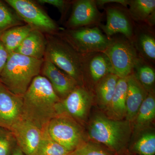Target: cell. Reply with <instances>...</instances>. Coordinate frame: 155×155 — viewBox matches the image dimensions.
Listing matches in <instances>:
<instances>
[{
	"instance_id": "6da1fadb",
	"label": "cell",
	"mask_w": 155,
	"mask_h": 155,
	"mask_svg": "<svg viewBox=\"0 0 155 155\" xmlns=\"http://www.w3.org/2000/svg\"><path fill=\"white\" fill-rule=\"evenodd\" d=\"M22 97V118L41 130L57 116L55 106L61 100L44 76L39 75L35 77Z\"/></svg>"
},
{
	"instance_id": "7a4b0ae2",
	"label": "cell",
	"mask_w": 155,
	"mask_h": 155,
	"mask_svg": "<svg viewBox=\"0 0 155 155\" xmlns=\"http://www.w3.org/2000/svg\"><path fill=\"white\" fill-rule=\"evenodd\" d=\"M43 61L11 53L0 74V82L11 92L23 97L34 78L40 75Z\"/></svg>"
},
{
	"instance_id": "3957f363",
	"label": "cell",
	"mask_w": 155,
	"mask_h": 155,
	"mask_svg": "<svg viewBox=\"0 0 155 155\" xmlns=\"http://www.w3.org/2000/svg\"><path fill=\"white\" fill-rule=\"evenodd\" d=\"M46 48L44 59H47L72 78L78 86L84 87L83 56L77 53L58 35H45Z\"/></svg>"
},
{
	"instance_id": "277c9868",
	"label": "cell",
	"mask_w": 155,
	"mask_h": 155,
	"mask_svg": "<svg viewBox=\"0 0 155 155\" xmlns=\"http://www.w3.org/2000/svg\"><path fill=\"white\" fill-rule=\"evenodd\" d=\"M131 131L129 121L110 119L98 115L92 121L88 133L94 141L104 145L113 151L119 152L129 142Z\"/></svg>"
},
{
	"instance_id": "5b68a950",
	"label": "cell",
	"mask_w": 155,
	"mask_h": 155,
	"mask_svg": "<svg viewBox=\"0 0 155 155\" xmlns=\"http://www.w3.org/2000/svg\"><path fill=\"white\" fill-rule=\"evenodd\" d=\"M56 34L82 55L104 53L110 40V38L106 36L97 26L62 29Z\"/></svg>"
},
{
	"instance_id": "8992f818",
	"label": "cell",
	"mask_w": 155,
	"mask_h": 155,
	"mask_svg": "<svg viewBox=\"0 0 155 155\" xmlns=\"http://www.w3.org/2000/svg\"><path fill=\"white\" fill-rule=\"evenodd\" d=\"M104 53L110 61L113 73L119 78L130 75L140 58L133 43L125 36L111 37Z\"/></svg>"
},
{
	"instance_id": "52a82bcc",
	"label": "cell",
	"mask_w": 155,
	"mask_h": 155,
	"mask_svg": "<svg viewBox=\"0 0 155 155\" xmlns=\"http://www.w3.org/2000/svg\"><path fill=\"white\" fill-rule=\"evenodd\" d=\"M5 2L21 20L33 30L38 31L45 35H54L62 29L43 9L33 1L5 0Z\"/></svg>"
},
{
	"instance_id": "ba28073f",
	"label": "cell",
	"mask_w": 155,
	"mask_h": 155,
	"mask_svg": "<svg viewBox=\"0 0 155 155\" xmlns=\"http://www.w3.org/2000/svg\"><path fill=\"white\" fill-rule=\"evenodd\" d=\"M50 137L72 152L84 143V134L76 121L66 115L53 118L45 127Z\"/></svg>"
},
{
	"instance_id": "9c48e42d",
	"label": "cell",
	"mask_w": 155,
	"mask_h": 155,
	"mask_svg": "<svg viewBox=\"0 0 155 155\" xmlns=\"http://www.w3.org/2000/svg\"><path fill=\"white\" fill-rule=\"evenodd\" d=\"M93 100V95L89 91L78 85L66 98L56 104L57 116L66 115L75 121L84 120Z\"/></svg>"
},
{
	"instance_id": "30bf717a",
	"label": "cell",
	"mask_w": 155,
	"mask_h": 155,
	"mask_svg": "<svg viewBox=\"0 0 155 155\" xmlns=\"http://www.w3.org/2000/svg\"><path fill=\"white\" fill-rule=\"evenodd\" d=\"M71 15L65 23L67 29H74L98 25L102 15L100 13L95 0L72 1Z\"/></svg>"
},
{
	"instance_id": "8fae6325",
	"label": "cell",
	"mask_w": 155,
	"mask_h": 155,
	"mask_svg": "<svg viewBox=\"0 0 155 155\" xmlns=\"http://www.w3.org/2000/svg\"><path fill=\"white\" fill-rule=\"evenodd\" d=\"M10 130L22 152L25 155H36L43 130L23 118L12 125Z\"/></svg>"
},
{
	"instance_id": "7c38bea8",
	"label": "cell",
	"mask_w": 155,
	"mask_h": 155,
	"mask_svg": "<svg viewBox=\"0 0 155 155\" xmlns=\"http://www.w3.org/2000/svg\"><path fill=\"white\" fill-rule=\"evenodd\" d=\"M107 23L100 24V27L106 36L112 37L121 34L130 41H133L135 26L127 11L119 7H108L106 8Z\"/></svg>"
},
{
	"instance_id": "4fadbf2b",
	"label": "cell",
	"mask_w": 155,
	"mask_h": 155,
	"mask_svg": "<svg viewBox=\"0 0 155 155\" xmlns=\"http://www.w3.org/2000/svg\"><path fill=\"white\" fill-rule=\"evenodd\" d=\"M22 114V97L11 92L0 82V127L10 130Z\"/></svg>"
},
{
	"instance_id": "5bb4252c",
	"label": "cell",
	"mask_w": 155,
	"mask_h": 155,
	"mask_svg": "<svg viewBox=\"0 0 155 155\" xmlns=\"http://www.w3.org/2000/svg\"><path fill=\"white\" fill-rule=\"evenodd\" d=\"M40 75L48 80L61 100L66 98L78 86L72 78L47 59H44Z\"/></svg>"
},
{
	"instance_id": "9a60e30c",
	"label": "cell",
	"mask_w": 155,
	"mask_h": 155,
	"mask_svg": "<svg viewBox=\"0 0 155 155\" xmlns=\"http://www.w3.org/2000/svg\"><path fill=\"white\" fill-rule=\"evenodd\" d=\"M82 72L84 79L88 77L96 85L103 78L113 73L109 59L103 52H96L83 55Z\"/></svg>"
},
{
	"instance_id": "2e32d148",
	"label": "cell",
	"mask_w": 155,
	"mask_h": 155,
	"mask_svg": "<svg viewBox=\"0 0 155 155\" xmlns=\"http://www.w3.org/2000/svg\"><path fill=\"white\" fill-rule=\"evenodd\" d=\"M148 91L139 82L133 73L127 77L126 94V120H135L142 103L148 94Z\"/></svg>"
},
{
	"instance_id": "e0dca14e",
	"label": "cell",
	"mask_w": 155,
	"mask_h": 155,
	"mask_svg": "<svg viewBox=\"0 0 155 155\" xmlns=\"http://www.w3.org/2000/svg\"><path fill=\"white\" fill-rule=\"evenodd\" d=\"M148 25L135 26L133 43L140 58L148 62L155 61L154 33Z\"/></svg>"
},
{
	"instance_id": "ac0fdd59",
	"label": "cell",
	"mask_w": 155,
	"mask_h": 155,
	"mask_svg": "<svg viewBox=\"0 0 155 155\" xmlns=\"http://www.w3.org/2000/svg\"><path fill=\"white\" fill-rule=\"evenodd\" d=\"M47 39L45 35L32 30L14 52L37 60L44 58Z\"/></svg>"
},
{
	"instance_id": "d6986e66",
	"label": "cell",
	"mask_w": 155,
	"mask_h": 155,
	"mask_svg": "<svg viewBox=\"0 0 155 155\" xmlns=\"http://www.w3.org/2000/svg\"><path fill=\"white\" fill-rule=\"evenodd\" d=\"M127 12L136 22H143L150 27L154 25L155 0H130Z\"/></svg>"
},
{
	"instance_id": "ffe728a7",
	"label": "cell",
	"mask_w": 155,
	"mask_h": 155,
	"mask_svg": "<svg viewBox=\"0 0 155 155\" xmlns=\"http://www.w3.org/2000/svg\"><path fill=\"white\" fill-rule=\"evenodd\" d=\"M127 90V77L119 78L114 95L107 107L109 115L116 120H122L126 116Z\"/></svg>"
},
{
	"instance_id": "44dd1931",
	"label": "cell",
	"mask_w": 155,
	"mask_h": 155,
	"mask_svg": "<svg viewBox=\"0 0 155 155\" xmlns=\"http://www.w3.org/2000/svg\"><path fill=\"white\" fill-rule=\"evenodd\" d=\"M32 30L27 24L15 26L3 32L0 35V41L11 54L16 51Z\"/></svg>"
},
{
	"instance_id": "7402d4cb",
	"label": "cell",
	"mask_w": 155,
	"mask_h": 155,
	"mask_svg": "<svg viewBox=\"0 0 155 155\" xmlns=\"http://www.w3.org/2000/svg\"><path fill=\"white\" fill-rule=\"evenodd\" d=\"M119 78L114 73H110L103 78L95 85L97 100L101 105L107 107L114 95Z\"/></svg>"
},
{
	"instance_id": "603a6c76",
	"label": "cell",
	"mask_w": 155,
	"mask_h": 155,
	"mask_svg": "<svg viewBox=\"0 0 155 155\" xmlns=\"http://www.w3.org/2000/svg\"><path fill=\"white\" fill-rule=\"evenodd\" d=\"M132 73L147 91L155 83L154 69L149 62L142 58H139Z\"/></svg>"
},
{
	"instance_id": "cb8c5ba5",
	"label": "cell",
	"mask_w": 155,
	"mask_h": 155,
	"mask_svg": "<svg viewBox=\"0 0 155 155\" xmlns=\"http://www.w3.org/2000/svg\"><path fill=\"white\" fill-rule=\"evenodd\" d=\"M155 117V99L153 93L149 92L142 103L136 117L139 127H143L152 122Z\"/></svg>"
},
{
	"instance_id": "d4e9b609",
	"label": "cell",
	"mask_w": 155,
	"mask_h": 155,
	"mask_svg": "<svg viewBox=\"0 0 155 155\" xmlns=\"http://www.w3.org/2000/svg\"><path fill=\"white\" fill-rule=\"evenodd\" d=\"M69 153L50 137L45 128L43 130L42 137L36 155H67Z\"/></svg>"
},
{
	"instance_id": "484cf974",
	"label": "cell",
	"mask_w": 155,
	"mask_h": 155,
	"mask_svg": "<svg viewBox=\"0 0 155 155\" xmlns=\"http://www.w3.org/2000/svg\"><path fill=\"white\" fill-rule=\"evenodd\" d=\"M13 10L0 1V35L10 28L25 24Z\"/></svg>"
},
{
	"instance_id": "4316f807",
	"label": "cell",
	"mask_w": 155,
	"mask_h": 155,
	"mask_svg": "<svg viewBox=\"0 0 155 155\" xmlns=\"http://www.w3.org/2000/svg\"><path fill=\"white\" fill-rule=\"evenodd\" d=\"M134 150L140 155H155V133L148 132L143 134L135 143Z\"/></svg>"
},
{
	"instance_id": "83f0119b",
	"label": "cell",
	"mask_w": 155,
	"mask_h": 155,
	"mask_svg": "<svg viewBox=\"0 0 155 155\" xmlns=\"http://www.w3.org/2000/svg\"><path fill=\"white\" fill-rule=\"evenodd\" d=\"M17 146V141L11 130L0 127V155H12Z\"/></svg>"
},
{
	"instance_id": "f1b7e54d",
	"label": "cell",
	"mask_w": 155,
	"mask_h": 155,
	"mask_svg": "<svg viewBox=\"0 0 155 155\" xmlns=\"http://www.w3.org/2000/svg\"><path fill=\"white\" fill-rule=\"evenodd\" d=\"M68 155H114L111 151L98 144L84 143Z\"/></svg>"
},
{
	"instance_id": "f546056e",
	"label": "cell",
	"mask_w": 155,
	"mask_h": 155,
	"mask_svg": "<svg viewBox=\"0 0 155 155\" xmlns=\"http://www.w3.org/2000/svg\"><path fill=\"white\" fill-rule=\"evenodd\" d=\"M36 2L41 5L48 4L56 7L61 12L62 19L66 17L69 8L72 5V1L65 0H38Z\"/></svg>"
},
{
	"instance_id": "4dcf8cb0",
	"label": "cell",
	"mask_w": 155,
	"mask_h": 155,
	"mask_svg": "<svg viewBox=\"0 0 155 155\" xmlns=\"http://www.w3.org/2000/svg\"><path fill=\"white\" fill-rule=\"evenodd\" d=\"M9 54H10L0 41V74L5 65Z\"/></svg>"
},
{
	"instance_id": "1f68e13d",
	"label": "cell",
	"mask_w": 155,
	"mask_h": 155,
	"mask_svg": "<svg viewBox=\"0 0 155 155\" xmlns=\"http://www.w3.org/2000/svg\"><path fill=\"white\" fill-rule=\"evenodd\" d=\"M97 5L98 7H104L106 4L109 3H116L121 5L123 7L127 8L129 4V1L127 0H97Z\"/></svg>"
},
{
	"instance_id": "d6a6232c",
	"label": "cell",
	"mask_w": 155,
	"mask_h": 155,
	"mask_svg": "<svg viewBox=\"0 0 155 155\" xmlns=\"http://www.w3.org/2000/svg\"><path fill=\"white\" fill-rule=\"evenodd\" d=\"M12 155H25L24 153L19 148L18 146L17 147L15 148L14 150V151L13 152V153Z\"/></svg>"
},
{
	"instance_id": "836d02e7",
	"label": "cell",
	"mask_w": 155,
	"mask_h": 155,
	"mask_svg": "<svg viewBox=\"0 0 155 155\" xmlns=\"http://www.w3.org/2000/svg\"></svg>"
}]
</instances>
